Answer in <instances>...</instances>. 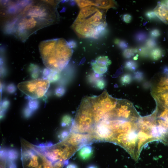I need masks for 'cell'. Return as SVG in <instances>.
<instances>
[{
    "mask_svg": "<svg viewBox=\"0 0 168 168\" xmlns=\"http://www.w3.org/2000/svg\"><path fill=\"white\" fill-rule=\"evenodd\" d=\"M57 1L12 2L2 13L4 31L24 42L37 30L59 19Z\"/></svg>",
    "mask_w": 168,
    "mask_h": 168,
    "instance_id": "obj_1",
    "label": "cell"
},
{
    "mask_svg": "<svg viewBox=\"0 0 168 168\" xmlns=\"http://www.w3.org/2000/svg\"><path fill=\"white\" fill-rule=\"evenodd\" d=\"M107 11L93 6L81 9L72 28L79 38L97 39L106 31Z\"/></svg>",
    "mask_w": 168,
    "mask_h": 168,
    "instance_id": "obj_2",
    "label": "cell"
},
{
    "mask_svg": "<svg viewBox=\"0 0 168 168\" xmlns=\"http://www.w3.org/2000/svg\"><path fill=\"white\" fill-rule=\"evenodd\" d=\"M39 48L44 65L51 71L57 73L66 67L73 53L68 42L62 38L42 41L39 44Z\"/></svg>",
    "mask_w": 168,
    "mask_h": 168,
    "instance_id": "obj_3",
    "label": "cell"
},
{
    "mask_svg": "<svg viewBox=\"0 0 168 168\" xmlns=\"http://www.w3.org/2000/svg\"><path fill=\"white\" fill-rule=\"evenodd\" d=\"M35 145L36 148L52 162L65 161L68 159L79 148L71 145L64 140L55 144L49 142Z\"/></svg>",
    "mask_w": 168,
    "mask_h": 168,
    "instance_id": "obj_4",
    "label": "cell"
},
{
    "mask_svg": "<svg viewBox=\"0 0 168 168\" xmlns=\"http://www.w3.org/2000/svg\"><path fill=\"white\" fill-rule=\"evenodd\" d=\"M21 160L23 168H44L43 154L24 139H21Z\"/></svg>",
    "mask_w": 168,
    "mask_h": 168,
    "instance_id": "obj_5",
    "label": "cell"
},
{
    "mask_svg": "<svg viewBox=\"0 0 168 168\" xmlns=\"http://www.w3.org/2000/svg\"><path fill=\"white\" fill-rule=\"evenodd\" d=\"M50 85L47 79H38L21 82L17 85L18 88L28 96L33 99L43 96Z\"/></svg>",
    "mask_w": 168,
    "mask_h": 168,
    "instance_id": "obj_6",
    "label": "cell"
},
{
    "mask_svg": "<svg viewBox=\"0 0 168 168\" xmlns=\"http://www.w3.org/2000/svg\"><path fill=\"white\" fill-rule=\"evenodd\" d=\"M134 110L132 104L124 100L119 99L114 110V119L135 120L137 117L134 115Z\"/></svg>",
    "mask_w": 168,
    "mask_h": 168,
    "instance_id": "obj_7",
    "label": "cell"
},
{
    "mask_svg": "<svg viewBox=\"0 0 168 168\" xmlns=\"http://www.w3.org/2000/svg\"><path fill=\"white\" fill-rule=\"evenodd\" d=\"M64 140L69 144L78 147L79 149L93 141L92 136L89 134L72 132H70L68 136Z\"/></svg>",
    "mask_w": 168,
    "mask_h": 168,
    "instance_id": "obj_8",
    "label": "cell"
},
{
    "mask_svg": "<svg viewBox=\"0 0 168 168\" xmlns=\"http://www.w3.org/2000/svg\"><path fill=\"white\" fill-rule=\"evenodd\" d=\"M156 16L165 24H168V6L159 2L153 10Z\"/></svg>",
    "mask_w": 168,
    "mask_h": 168,
    "instance_id": "obj_9",
    "label": "cell"
},
{
    "mask_svg": "<svg viewBox=\"0 0 168 168\" xmlns=\"http://www.w3.org/2000/svg\"><path fill=\"white\" fill-rule=\"evenodd\" d=\"M165 75L153 86L154 91L156 94H161L168 91V74Z\"/></svg>",
    "mask_w": 168,
    "mask_h": 168,
    "instance_id": "obj_10",
    "label": "cell"
},
{
    "mask_svg": "<svg viewBox=\"0 0 168 168\" xmlns=\"http://www.w3.org/2000/svg\"><path fill=\"white\" fill-rule=\"evenodd\" d=\"M93 154L92 147L88 144L85 145L79 149L77 154L79 158L83 161L90 159Z\"/></svg>",
    "mask_w": 168,
    "mask_h": 168,
    "instance_id": "obj_11",
    "label": "cell"
},
{
    "mask_svg": "<svg viewBox=\"0 0 168 168\" xmlns=\"http://www.w3.org/2000/svg\"><path fill=\"white\" fill-rule=\"evenodd\" d=\"M151 133L156 139H162L168 134V129L159 124L154 125L152 128Z\"/></svg>",
    "mask_w": 168,
    "mask_h": 168,
    "instance_id": "obj_12",
    "label": "cell"
},
{
    "mask_svg": "<svg viewBox=\"0 0 168 168\" xmlns=\"http://www.w3.org/2000/svg\"><path fill=\"white\" fill-rule=\"evenodd\" d=\"M93 5L100 9L107 11L110 8H114L117 6L116 2L114 0L92 1Z\"/></svg>",
    "mask_w": 168,
    "mask_h": 168,
    "instance_id": "obj_13",
    "label": "cell"
},
{
    "mask_svg": "<svg viewBox=\"0 0 168 168\" xmlns=\"http://www.w3.org/2000/svg\"><path fill=\"white\" fill-rule=\"evenodd\" d=\"M43 154V153H42ZM44 168H63L66 165V161H58L53 162L48 159L43 154Z\"/></svg>",
    "mask_w": 168,
    "mask_h": 168,
    "instance_id": "obj_14",
    "label": "cell"
},
{
    "mask_svg": "<svg viewBox=\"0 0 168 168\" xmlns=\"http://www.w3.org/2000/svg\"><path fill=\"white\" fill-rule=\"evenodd\" d=\"M157 103L168 109V93L165 92L161 94L153 95Z\"/></svg>",
    "mask_w": 168,
    "mask_h": 168,
    "instance_id": "obj_15",
    "label": "cell"
},
{
    "mask_svg": "<svg viewBox=\"0 0 168 168\" xmlns=\"http://www.w3.org/2000/svg\"><path fill=\"white\" fill-rule=\"evenodd\" d=\"M164 54L163 50L160 48L156 47L153 49L150 52L151 58L154 60H157L161 58Z\"/></svg>",
    "mask_w": 168,
    "mask_h": 168,
    "instance_id": "obj_16",
    "label": "cell"
},
{
    "mask_svg": "<svg viewBox=\"0 0 168 168\" xmlns=\"http://www.w3.org/2000/svg\"><path fill=\"white\" fill-rule=\"evenodd\" d=\"M95 61L98 66L101 67H107L111 63V60L107 56H99Z\"/></svg>",
    "mask_w": 168,
    "mask_h": 168,
    "instance_id": "obj_17",
    "label": "cell"
},
{
    "mask_svg": "<svg viewBox=\"0 0 168 168\" xmlns=\"http://www.w3.org/2000/svg\"><path fill=\"white\" fill-rule=\"evenodd\" d=\"M92 68L94 72L96 74L100 75L105 73L107 70V67H101L98 66L95 61L91 63Z\"/></svg>",
    "mask_w": 168,
    "mask_h": 168,
    "instance_id": "obj_18",
    "label": "cell"
},
{
    "mask_svg": "<svg viewBox=\"0 0 168 168\" xmlns=\"http://www.w3.org/2000/svg\"><path fill=\"white\" fill-rule=\"evenodd\" d=\"M147 37V35L146 32L144 31H139L135 34L134 38L137 42L141 43L146 40Z\"/></svg>",
    "mask_w": 168,
    "mask_h": 168,
    "instance_id": "obj_19",
    "label": "cell"
},
{
    "mask_svg": "<svg viewBox=\"0 0 168 168\" xmlns=\"http://www.w3.org/2000/svg\"><path fill=\"white\" fill-rule=\"evenodd\" d=\"M138 67L137 63L132 60H128L125 62L124 68L127 70L131 72L135 71Z\"/></svg>",
    "mask_w": 168,
    "mask_h": 168,
    "instance_id": "obj_20",
    "label": "cell"
},
{
    "mask_svg": "<svg viewBox=\"0 0 168 168\" xmlns=\"http://www.w3.org/2000/svg\"><path fill=\"white\" fill-rule=\"evenodd\" d=\"M133 79V77L131 74L130 73H126L121 77L120 81L122 85L126 86L130 84Z\"/></svg>",
    "mask_w": 168,
    "mask_h": 168,
    "instance_id": "obj_21",
    "label": "cell"
},
{
    "mask_svg": "<svg viewBox=\"0 0 168 168\" xmlns=\"http://www.w3.org/2000/svg\"><path fill=\"white\" fill-rule=\"evenodd\" d=\"M18 156V151L15 149H7V158L16 161Z\"/></svg>",
    "mask_w": 168,
    "mask_h": 168,
    "instance_id": "obj_22",
    "label": "cell"
},
{
    "mask_svg": "<svg viewBox=\"0 0 168 168\" xmlns=\"http://www.w3.org/2000/svg\"><path fill=\"white\" fill-rule=\"evenodd\" d=\"M138 52V49L136 48L126 49L123 52L124 57L126 58H129L133 56L135 53Z\"/></svg>",
    "mask_w": 168,
    "mask_h": 168,
    "instance_id": "obj_23",
    "label": "cell"
},
{
    "mask_svg": "<svg viewBox=\"0 0 168 168\" xmlns=\"http://www.w3.org/2000/svg\"><path fill=\"white\" fill-rule=\"evenodd\" d=\"M73 121L72 117L69 115H64L62 118L61 126L62 127H67L72 124Z\"/></svg>",
    "mask_w": 168,
    "mask_h": 168,
    "instance_id": "obj_24",
    "label": "cell"
},
{
    "mask_svg": "<svg viewBox=\"0 0 168 168\" xmlns=\"http://www.w3.org/2000/svg\"><path fill=\"white\" fill-rule=\"evenodd\" d=\"M75 1L76 2L79 7L81 9H82L89 6L93 5L92 1L79 0H75Z\"/></svg>",
    "mask_w": 168,
    "mask_h": 168,
    "instance_id": "obj_25",
    "label": "cell"
},
{
    "mask_svg": "<svg viewBox=\"0 0 168 168\" xmlns=\"http://www.w3.org/2000/svg\"><path fill=\"white\" fill-rule=\"evenodd\" d=\"M133 77L135 81L140 82L144 80L145 76L143 72L138 71L134 72Z\"/></svg>",
    "mask_w": 168,
    "mask_h": 168,
    "instance_id": "obj_26",
    "label": "cell"
},
{
    "mask_svg": "<svg viewBox=\"0 0 168 168\" xmlns=\"http://www.w3.org/2000/svg\"><path fill=\"white\" fill-rule=\"evenodd\" d=\"M138 52L142 57L146 58L149 55V49L146 46H142L139 48L138 49Z\"/></svg>",
    "mask_w": 168,
    "mask_h": 168,
    "instance_id": "obj_27",
    "label": "cell"
},
{
    "mask_svg": "<svg viewBox=\"0 0 168 168\" xmlns=\"http://www.w3.org/2000/svg\"><path fill=\"white\" fill-rule=\"evenodd\" d=\"M145 45L148 49H150L155 48L157 45V42L155 39L149 38L146 40Z\"/></svg>",
    "mask_w": 168,
    "mask_h": 168,
    "instance_id": "obj_28",
    "label": "cell"
},
{
    "mask_svg": "<svg viewBox=\"0 0 168 168\" xmlns=\"http://www.w3.org/2000/svg\"><path fill=\"white\" fill-rule=\"evenodd\" d=\"M114 43L118 46L120 49H126L128 46L127 43L124 40L116 39L114 40Z\"/></svg>",
    "mask_w": 168,
    "mask_h": 168,
    "instance_id": "obj_29",
    "label": "cell"
},
{
    "mask_svg": "<svg viewBox=\"0 0 168 168\" xmlns=\"http://www.w3.org/2000/svg\"><path fill=\"white\" fill-rule=\"evenodd\" d=\"M70 132V128L62 130L59 133L58 136L59 139L61 141H63L68 136Z\"/></svg>",
    "mask_w": 168,
    "mask_h": 168,
    "instance_id": "obj_30",
    "label": "cell"
},
{
    "mask_svg": "<svg viewBox=\"0 0 168 168\" xmlns=\"http://www.w3.org/2000/svg\"><path fill=\"white\" fill-rule=\"evenodd\" d=\"M106 82L103 79H99L96 82L95 85L96 87L100 89H103L106 86Z\"/></svg>",
    "mask_w": 168,
    "mask_h": 168,
    "instance_id": "obj_31",
    "label": "cell"
},
{
    "mask_svg": "<svg viewBox=\"0 0 168 168\" xmlns=\"http://www.w3.org/2000/svg\"><path fill=\"white\" fill-rule=\"evenodd\" d=\"M146 17L150 20H154L157 17L153 11H149L145 13Z\"/></svg>",
    "mask_w": 168,
    "mask_h": 168,
    "instance_id": "obj_32",
    "label": "cell"
},
{
    "mask_svg": "<svg viewBox=\"0 0 168 168\" xmlns=\"http://www.w3.org/2000/svg\"><path fill=\"white\" fill-rule=\"evenodd\" d=\"M150 35L152 37L156 38L160 35L161 32L159 29H153L150 31Z\"/></svg>",
    "mask_w": 168,
    "mask_h": 168,
    "instance_id": "obj_33",
    "label": "cell"
},
{
    "mask_svg": "<svg viewBox=\"0 0 168 168\" xmlns=\"http://www.w3.org/2000/svg\"><path fill=\"white\" fill-rule=\"evenodd\" d=\"M159 117L166 121L168 120V109L165 108L160 114Z\"/></svg>",
    "mask_w": 168,
    "mask_h": 168,
    "instance_id": "obj_34",
    "label": "cell"
},
{
    "mask_svg": "<svg viewBox=\"0 0 168 168\" xmlns=\"http://www.w3.org/2000/svg\"><path fill=\"white\" fill-rule=\"evenodd\" d=\"M132 16L129 14H124L123 16V21L126 23H130L132 20Z\"/></svg>",
    "mask_w": 168,
    "mask_h": 168,
    "instance_id": "obj_35",
    "label": "cell"
},
{
    "mask_svg": "<svg viewBox=\"0 0 168 168\" xmlns=\"http://www.w3.org/2000/svg\"><path fill=\"white\" fill-rule=\"evenodd\" d=\"M70 47L72 49L76 48L77 46L76 42L74 40H71L68 42Z\"/></svg>",
    "mask_w": 168,
    "mask_h": 168,
    "instance_id": "obj_36",
    "label": "cell"
},
{
    "mask_svg": "<svg viewBox=\"0 0 168 168\" xmlns=\"http://www.w3.org/2000/svg\"><path fill=\"white\" fill-rule=\"evenodd\" d=\"M66 168H78V167L76 164L70 163L66 166Z\"/></svg>",
    "mask_w": 168,
    "mask_h": 168,
    "instance_id": "obj_37",
    "label": "cell"
},
{
    "mask_svg": "<svg viewBox=\"0 0 168 168\" xmlns=\"http://www.w3.org/2000/svg\"><path fill=\"white\" fill-rule=\"evenodd\" d=\"M64 91L63 88H59L57 91V94L58 96H61L64 93Z\"/></svg>",
    "mask_w": 168,
    "mask_h": 168,
    "instance_id": "obj_38",
    "label": "cell"
},
{
    "mask_svg": "<svg viewBox=\"0 0 168 168\" xmlns=\"http://www.w3.org/2000/svg\"><path fill=\"white\" fill-rule=\"evenodd\" d=\"M142 86L144 89H148L150 87L151 84L149 82H146L143 83Z\"/></svg>",
    "mask_w": 168,
    "mask_h": 168,
    "instance_id": "obj_39",
    "label": "cell"
},
{
    "mask_svg": "<svg viewBox=\"0 0 168 168\" xmlns=\"http://www.w3.org/2000/svg\"><path fill=\"white\" fill-rule=\"evenodd\" d=\"M87 168H98L97 166L94 165L89 166Z\"/></svg>",
    "mask_w": 168,
    "mask_h": 168,
    "instance_id": "obj_40",
    "label": "cell"
},
{
    "mask_svg": "<svg viewBox=\"0 0 168 168\" xmlns=\"http://www.w3.org/2000/svg\"><path fill=\"white\" fill-rule=\"evenodd\" d=\"M138 54H137L135 56L133 57V59L135 60H136L138 58Z\"/></svg>",
    "mask_w": 168,
    "mask_h": 168,
    "instance_id": "obj_41",
    "label": "cell"
},
{
    "mask_svg": "<svg viewBox=\"0 0 168 168\" xmlns=\"http://www.w3.org/2000/svg\"><path fill=\"white\" fill-rule=\"evenodd\" d=\"M162 2L168 6V0L164 1H162Z\"/></svg>",
    "mask_w": 168,
    "mask_h": 168,
    "instance_id": "obj_42",
    "label": "cell"
},
{
    "mask_svg": "<svg viewBox=\"0 0 168 168\" xmlns=\"http://www.w3.org/2000/svg\"><path fill=\"white\" fill-rule=\"evenodd\" d=\"M167 92L168 93V91H167V92Z\"/></svg>",
    "mask_w": 168,
    "mask_h": 168,
    "instance_id": "obj_43",
    "label": "cell"
}]
</instances>
